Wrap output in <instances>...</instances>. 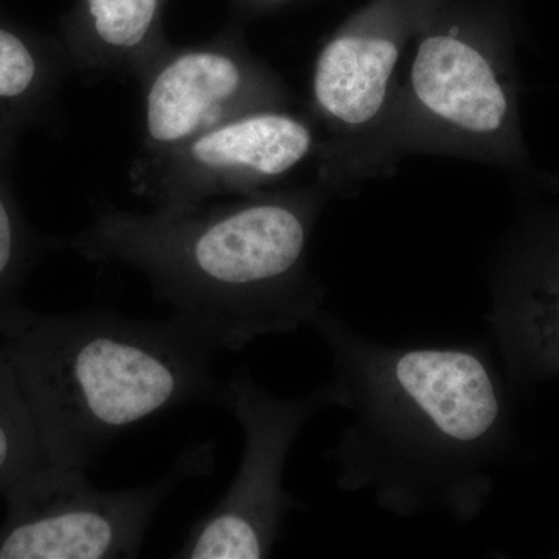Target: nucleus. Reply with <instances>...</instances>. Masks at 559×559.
I'll use <instances>...</instances> for the list:
<instances>
[{
    "instance_id": "1",
    "label": "nucleus",
    "mask_w": 559,
    "mask_h": 559,
    "mask_svg": "<svg viewBox=\"0 0 559 559\" xmlns=\"http://www.w3.org/2000/svg\"><path fill=\"white\" fill-rule=\"evenodd\" d=\"M310 326L329 348L336 407L348 414L330 452L337 488L366 492L400 518L476 520L509 436L487 349L381 344L325 307Z\"/></svg>"
},
{
    "instance_id": "2",
    "label": "nucleus",
    "mask_w": 559,
    "mask_h": 559,
    "mask_svg": "<svg viewBox=\"0 0 559 559\" xmlns=\"http://www.w3.org/2000/svg\"><path fill=\"white\" fill-rule=\"evenodd\" d=\"M331 194L316 179L224 204L151 213L103 207L64 246L94 263L140 272L171 318L237 353L310 325L322 310L325 288L308 257Z\"/></svg>"
},
{
    "instance_id": "3",
    "label": "nucleus",
    "mask_w": 559,
    "mask_h": 559,
    "mask_svg": "<svg viewBox=\"0 0 559 559\" xmlns=\"http://www.w3.org/2000/svg\"><path fill=\"white\" fill-rule=\"evenodd\" d=\"M47 463L86 469L121 433L183 404L218 403L215 347L175 318L28 310L0 337Z\"/></svg>"
},
{
    "instance_id": "4",
    "label": "nucleus",
    "mask_w": 559,
    "mask_h": 559,
    "mask_svg": "<svg viewBox=\"0 0 559 559\" xmlns=\"http://www.w3.org/2000/svg\"><path fill=\"white\" fill-rule=\"evenodd\" d=\"M414 44L377 130L347 145L320 146L316 179L348 197L415 154L479 162L524 180L538 176L522 131L510 17L430 5Z\"/></svg>"
},
{
    "instance_id": "5",
    "label": "nucleus",
    "mask_w": 559,
    "mask_h": 559,
    "mask_svg": "<svg viewBox=\"0 0 559 559\" xmlns=\"http://www.w3.org/2000/svg\"><path fill=\"white\" fill-rule=\"evenodd\" d=\"M213 466V444H194L162 479L105 491L92 487L84 469L43 463L2 492L0 559L135 558L162 503Z\"/></svg>"
},
{
    "instance_id": "6",
    "label": "nucleus",
    "mask_w": 559,
    "mask_h": 559,
    "mask_svg": "<svg viewBox=\"0 0 559 559\" xmlns=\"http://www.w3.org/2000/svg\"><path fill=\"white\" fill-rule=\"evenodd\" d=\"M240 423L245 451L224 498L191 527L175 558H267L290 511L301 503L283 485L286 460L305 426L336 406L330 381L304 396L280 399L242 366L219 401Z\"/></svg>"
},
{
    "instance_id": "7",
    "label": "nucleus",
    "mask_w": 559,
    "mask_h": 559,
    "mask_svg": "<svg viewBox=\"0 0 559 559\" xmlns=\"http://www.w3.org/2000/svg\"><path fill=\"white\" fill-rule=\"evenodd\" d=\"M319 127L311 116L257 110L221 123L157 157L135 160L132 190L154 210H182L218 197H249L316 157Z\"/></svg>"
},
{
    "instance_id": "8",
    "label": "nucleus",
    "mask_w": 559,
    "mask_h": 559,
    "mask_svg": "<svg viewBox=\"0 0 559 559\" xmlns=\"http://www.w3.org/2000/svg\"><path fill=\"white\" fill-rule=\"evenodd\" d=\"M143 94L140 159L162 156L221 123L293 106V92L240 39L164 53L139 76Z\"/></svg>"
},
{
    "instance_id": "9",
    "label": "nucleus",
    "mask_w": 559,
    "mask_h": 559,
    "mask_svg": "<svg viewBox=\"0 0 559 559\" xmlns=\"http://www.w3.org/2000/svg\"><path fill=\"white\" fill-rule=\"evenodd\" d=\"M429 9L428 0H378L323 44L310 91V116L323 130L319 148L347 145L377 130Z\"/></svg>"
},
{
    "instance_id": "10",
    "label": "nucleus",
    "mask_w": 559,
    "mask_h": 559,
    "mask_svg": "<svg viewBox=\"0 0 559 559\" xmlns=\"http://www.w3.org/2000/svg\"><path fill=\"white\" fill-rule=\"evenodd\" d=\"M557 202L522 216L489 270L488 322L518 374L559 373V178Z\"/></svg>"
},
{
    "instance_id": "11",
    "label": "nucleus",
    "mask_w": 559,
    "mask_h": 559,
    "mask_svg": "<svg viewBox=\"0 0 559 559\" xmlns=\"http://www.w3.org/2000/svg\"><path fill=\"white\" fill-rule=\"evenodd\" d=\"M162 0H84L79 24L66 28L69 64L83 72L139 79L168 49L159 35Z\"/></svg>"
},
{
    "instance_id": "12",
    "label": "nucleus",
    "mask_w": 559,
    "mask_h": 559,
    "mask_svg": "<svg viewBox=\"0 0 559 559\" xmlns=\"http://www.w3.org/2000/svg\"><path fill=\"white\" fill-rule=\"evenodd\" d=\"M68 66L62 47L0 20V145L49 119Z\"/></svg>"
},
{
    "instance_id": "13",
    "label": "nucleus",
    "mask_w": 559,
    "mask_h": 559,
    "mask_svg": "<svg viewBox=\"0 0 559 559\" xmlns=\"http://www.w3.org/2000/svg\"><path fill=\"white\" fill-rule=\"evenodd\" d=\"M16 145H0V337L31 310L21 300L27 275L44 253L62 246L33 229L22 213L13 187Z\"/></svg>"
},
{
    "instance_id": "14",
    "label": "nucleus",
    "mask_w": 559,
    "mask_h": 559,
    "mask_svg": "<svg viewBox=\"0 0 559 559\" xmlns=\"http://www.w3.org/2000/svg\"><path fill=\"white\" fill-rule=\"evenodd\" d=\"M46 463L27 399L0 344V492Z\"/></svg>"
},
{
    "instance_id": "15",
    "label": "nucleus",
    "mask_w": 559,
    "mask_h": 559,
    "mask_svg": "<svg viewBox=\"0 0 559 559\" xmlns=\"http://www.w3.org/2000/svg\"><path fill=\"white\" fill-rule=\"evenodd\" d=\"M260 2L278 3V2H286V0H260Z\"/></svg>"
}]
</instances>
